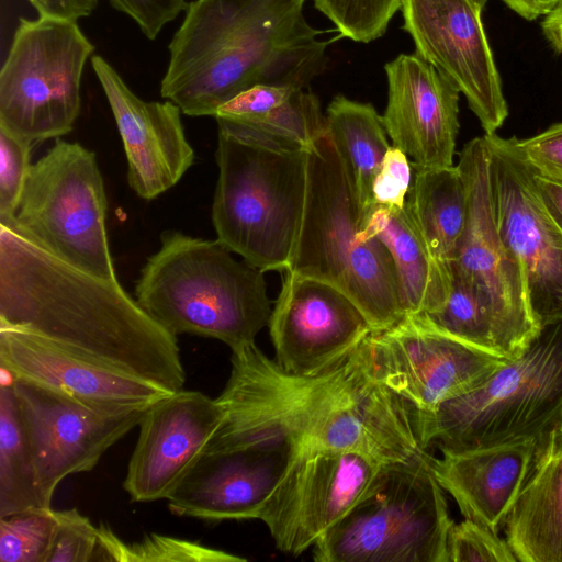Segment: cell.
<instances>
[{
  "instance_id": "cell-17",
  "label": "cell",
  "mask_w": 562,
  "mask_h": 562,
  "mask_svg": "<svg viewBox=\"0 0 562 562\" xmlns=\"http://www.w3.org/2000/svg\"><path fill=\"white\" fill-rule=\"evenodd\" d=\"M268 323L274 361L295 375L322 373L350 356L373 329L357 304L336 286L292 271Z\"/></svg>"
},
{
  "instance_id": "cell-15",
  "label": "cell",
  "mask_w": 562,
  "mask_h": 562,
  "mask_svg": "<svg viewBox=\"0 0 562 562\" xmlns=\"http://www.w3.org/2000/svg\"><path fill=\"white\" fill-rule=\"evenodd\" d=\"M13 389L46 508H52L54 493L65 477L91 471L114 443L139 425L147 411L100 409L23 378H15Z\"/></svg>"
},
{
  "instance_id": "cell-9",
  "label": "cell",
  "mask_w": 562,
  "mask_h": 562,
  "mask_svg": "<svg viewBox=\"0 0 562 562\" xmlns=\"http://www.w3.org/2000/svg\"><path fill=\"white\" fill-rule=\"evenodd\" d=\"M106 194L95 154L55 138L32 164L9 225L64 261L117 279L106 233Z\"/></svg>"
},
{
  "instance_id": "cell-2",
  "label": "cell",
  "mask_w": 562,
  "mask_h": 562,
  "mask_svg": "<svg viewBox=\"0 0 562 562\" xmlns=\"http://www.w3.org/2000/svg\"><path fill=\"white\" fill-rule=\"evenodd\" d=\"M305 0H194L169 44L160 94L189 116L260 83L305 88L328 64V42L305 20Z\"/></svg>"
},
{
  "instance_id": "cell-38",
  "label": "cell",
  "mask_w": 562,
  "mask_h": 562,
  "mask_svg": "<svg viewBox=\"0 0 562 562\" xmlns=\"http://www.w3.org/2000/svg\"><path fill=\"white\" fill-rule=\"evenodd\" d=\"M517 144L538 173L562 183V122Z\"/></svg>"
},
{
  "instance_id": "cell-42",
  "label": "cell",
  "mask_w": 562,
  "mask_h": 562,
  "mask_svg": "<svg viewBox=\"0 0 562 562\" xmlns=\"http://www.w3.org/2000/svg\"><path fill=\"white\" fill-rule=\"evenodd\" d=\"M541 30L550 46L562 54V0L544 14Z\"/></svg>"
},
{
  "instance_id": "cell-5",
  "label": "cell",
  "mask_w": 562,
  "mask_h": 562,
  "mask_svg": "<svg viewBox=\"0 0 562 562\" xmlns=\"http://www.w3.org/2000/svg\"><path fill=\"white\" fill-rule=\"evenodd\" d=\"M362 224L351 178L325 134L307 148L304 212L286 271L336 286L382 331L404 312L392 257L376 237H364Z\"/></svg>"
},
{
  "instance_id": "cell-18",
  "label": "cell",
  "mask_w": 562,
  "mask_h": 562,
  "mask_svg": "<svg viewBox=\"0 0 562 562\" xmlns=\"http://www.w3.org/2000/svg\"><path fill=\"white\" fill-rule=\"evenodd\" d=\"M223 418L216 398L184 389L148 407L123 482L131 499H167L204 454Z\"/></svg>"
},
{
  "instance_id": "cell-28",
  "label": "cell",
  "mask_w": 562,
  "mask_h": 562,
  "mask_svg": "<svg viewBox=\"0 0 562 562\" xmlns=\"http://www.w3.org/2000/svg\"><path fill=\"white\" fill-rule=\"evenodd\" d=\"M46 508L33 449L12 385H0V517Z\"/></svg>"
},
{
  "instance_id": "cell-11",
  "label": "cell",
  "mask_w": 562,
  "mask_h": 562,
  "mask_svg": "<svg viewBox=\"0 0 562 562\" xmlns=\"http://www.w3.org/2000/svg\"><path fill=\"white\" fill-rule=\"evenodd\" d=\"M458 167L468 191V218L449 276L472 286L487 303L514 360L525 352L541 327L529 305L521 266L504 243L495 221L484 135L464 145Z\"/></svg>"
},
{
  "instance_id": "cell-12",
  "label": "cell",
  "mask_w": 562,
  "mask_h": 562,
  "mask_svg": "<svg viewBox=\"0 0 562 562\" xmlns=\"http://www.w3.org/2000/svg\"><path fill=\"white\" fill-rule=\"evenodd\" d=\"M369 344L375 379L419 412L477 390L508 362L448 335L425 314L373 331Z\"/></svg>"
},
{
  "instance_id": "cell-21",
  "label": "cell",
  "mask_w": 562,
  "mask_h": 562,
  "mask_svg": "<svg viewBox=\"0 0 562 562\" xmlns=\"http://www.w3.org/2000/svg\"><path fill=\"white\" fill-rule=\"evenodd\" d=\"M0 367L109 412L146 409L175 393L13 328H0Z\"/></svg>"
},
{
  "instance_id": "cell-7",
  "label": "cell",
  "mask_w": 562,
  "mask_h": 562,
  "mask_svg": "<svg viewBox=\"0 0 562 562\" xmlns=\"http://www.w3.org/2000/svg\"><path fill=\"white\" fill-rule=\"evenodd\" d=\"M562 422V322L540 328L525 352L477 390L418 411L428 449L463 451L536 439Z\"/></svg>"
},
{
  "instance_id": "cell-1",
  "label": "cell",
  "mask_w": 562,
  "mask_h": 562,
  "mask_svg": "<svg viewBox=\"0 0 562 562\" xmlns=\"http://www.w3.org/2000/svg\"><path fill=\"white\" fill-rule=\"evenodd\" d=\"M0 328L35 334L170 392L184 389L177 336L117 279L79 269L2 224Z\"/></svg>"
},
{
  "instance_id": "cell-32",
  "label": "cell",
  "mask_w": 562,
  "mask_h": 562,
  "mask_svg": "<svg viewBox=\"0 0 562 562\" xmlns=\"http://www.w3.org/2000/svg\"><path fill=\"white\" fill-rule=\"evenodd\" d=\"M340 35L369 43L384 35L402 0H313Z\"/></svg>"
},
{
  "instance_id": "cell-26",
  "label": "cell",
  "mask_w": 562,
  "mask_h": 562,
  "mask_svg": "<svg viewBox=\"0 0 562 562\" xmlns=\"http://www.w3.org/2000/svg\"><path fill=\"white\" fill-rule=\"evenodd\" d=\"M406 206L434 258L449 272L468 218V191L457 166L413 169Z\"/></svg>"
},
{
  "instance_id": "cell-25",
  "label": "cell",
  "mask_w": 562,
  "mask_h": 562,
  "mask_svg": "<svg viewBox=\"0 0 562 562\" xmlns=\"http://www.w3.org/2000/svg\"><path fill=\"white\" fill-rule=\"evenodd\" d=\"M366 238L376 237L392 257L405 315L431 314L446 302L449 272L434 258L406 204L393 210L378 205L363 214Z\"/></svg>"
},
{
  "instance_id": "cell-24",
  "label": "cell",
  "mask_w": 562,
  "mask_h": 562,
  "mask_svg": "<svg viewBox=\"0 0 562 562\" xmlns=\"http://www.w3.org/2000/svg\"><path fill=\"white\" fill-rule=\"evenodd\" d=\"M527 476L504 525L519 562H562V422L535 439Z\"/></svg>"
},
{
  "instance_id": "cell-23",
  "label": "cell",
  "mask_w": 562,
  "mask_h": 562,
  "mask_svg": "<svg viewBox=\"0 0 562 562\" xmlns=\"http://www.w3.org/2000/svg\"><path fill=\"white\" fill-rule=\"evenodd\" d=\"M535 445V439H529L443 450L440 458L431 456L430 468L465 519L499 533L527 476Z\"/></svg>"
},
{
  "instance_id": "cell-36",
  "label": "cell",
  "mask_w": 562,
  "mask_h": 562,
  "mask_svg": "<svg viewBox=\"0 0 562 562\" xmlns=\"http://www.w3.org/2000/svg\"><path fill=\"white\" fill-rule=\"evenodd\" d=\"M413 172L407 155L391 145L372 183L371 205L402 209L412 186Z\"/></svg>"
},
{
  "instance_id": "cell-8",
  "label": "cell",
  "mask_w": 562,
  "mask_h": 562,
  "mask_svg": "<svg viewBox=\"0 0 562 562\" xmlns=\"http://www.w3.org/2000/svg\"><path fill=\"white\" fill-rule=\"evenodd\" d=\"M431 456L386 467L379 484L313 548L317 562H448L454 522Z\"/></svg>"
},
{
  "instance_id": "cell-44",
  "label": "cell",
  "mask_w": 562,
  "mask_h": 562,
  "mask_svg": "<svg viewBox=\"0 0 562 562\" xmlns=\"http://www.w3.org/2000/svg\"><path fill=\"white\" fill-rule=\"evenodd\" d=\"M561 0H542L540 5L541 15L551 11Z\"/></svg>"
},
{
  "instance_id": "cell-16",
  "label": "cell",
  "mask_w": 562,
  "mask_h": 562,
  "mask_svg": "<svg viewBox=\"0 0 562 562\" xmlns=\"http://www.w3.org/2000/svg\"><path fill=\"white\" fill-rule=\"evenodd\" d=\"M403 29L416 54L462 93L485 134L508 116L502 80L474 0H402Z\"/></svg>"
},
{
  "instance_id": "cell-43",
  "label": "cell",
  "mask_w": 562,
  "mask_h": 562,
  "mask_svg": "<svg viewBox=\"0 0 562 562\" xmlns=\"http://www.w3.org/2000/svg\"><path fill=\"white\" fill-rule=\"evenodd\" d=\"M510 10L522 19L532 21L541 16L542 0H502Z\"/></svg>"
},
{
  "instance_id": "cell-39",
  "label": "cell",
  "mask_w": 562,
  "mask_h": 562,
  "mask_svg": "<svg viewBox=\"0 0 562 562\" xmlns=\"http://www.w3.org/2000/svg\"><path fill=\"white\" fill-rule=\"evenodd\" d=\"M295 89L274 85L252 86L218 108L216 117L245 119L265 114L282 104Z\"/></svg>"
},
{
  "instance_id": "cell-45",
  "label": "cell",
  "mask_w": 562,
  "mask_h": 562,
  "mask_svg": "<svg viewBox=\"0 0 562 562\" xmlns=\"http://www.w3.org/2000/svg\"><path fill=\"white\" fill-rule=\"evenodd\" d=\"M474 1H475L479 5H481L482 8H484L488 0H474Z\"/></svg>"
},
{
  "instance_id": "cell-41",
  "label": "cell",
  "mask_w": 562,
  "mask_h": 562,
  "mask_svg": "<svg viewBox=\"0 0 562 562\" xmlns=\"http://www.w3.org/2000/svg\"><path fill=\"white\" fill-rule=\"evenodd\" d=\"M532 180L547 214L562 232V183L538 173L535 169Z\"/></svg>"
},
{
  "instance_id": "cell-31",
  "label": "cell",
  "mask_w": 562,
  "mask_h": 562,
  "mask_svg": "<svg viewBox=\"0 0 562 562\" xmlns=\"http://www.w3.org/2000/svg\"><path fill=\"white\" fill-rule=\"evenodd\" d=\"M55 526L53 508L0 517V562H47Z\"/></svg>"
},
{
  "instance_id": "cell-40",
  "label": "cell",
  "mask_w": 562,
  "mask_h": 562,
  "mask_svg": "<svg viewBox=\"0 0 562 562\" xmlns=\"http://www.w3.org/2000/svg\"><path fill=\"white\" fill-rule=\"evenodd\" d=\"M40 16L77 21L89 16L98 0H27Z\"/></svg>"
},
{
  "instance_id": "cell-13",
  "label": "cell",
  "mask_w": 562,
  "mask_h": 562,
  "mask_svg": "<svg viewBox=\"0 0 562 562\" xmlns=\"http://www.w3.org/2000/svg\"><path fill=\"white\" fill-rule=\"evenodd\" d=\"M490 187L499 234L518 259L532 315L540 327L562 322V232L535 190L533 169L517 137L484 134Z\"/></svg>"
},
{
  "instance_id": "cell-30",
  "label": "cell",
  "mask_w": 562,
  "mask_h": 562,
  "mask_svg": "<svg viewBox=\"0 0 562 562\" xmlns=\"http://www.w3.org/2000/svg\"><path fill=\"white\" fill-rule=\"evenodd\" d=\"M95 561L110 562H245L247 559L200 542L150 533L126 542L108 525L98 526Z\"/></svg>"
},
{
  "instance_id": "cell-6",
  "label": "cell",
  "mask_w": 562,
  "mask_h": 562,
  "mask_svg": "<svg viewBox=\"0 0 562 562\" xmlns=\"http://www.w3.org/2000/svg\"><path fill=\"white\" fill-rule=\"evenodd\" d=\"M216 239L262 272L289 269L302 223L307 149L245 142L218 131Z\"/></svg>"
},
{
  "instance_id": "cell-4",
  "label": "cell",
  "mask_w": 562,
  "mask_h": 562,
  "mask_svg": "<svg viewBox=\"0 0 562 562\" xmlns=\"http://www.w3.org/2000/svg\"><path fill=\"white\" fill-rule=\"evenodd\" d=\"M263 273L217 239L166 231L140 270L135 299L173 335L217 339L233 351L255 344L268 326Z\"/></svg>"
},
{
  "instance_id": "cell-22",
  "label": "cell",
  "mask_w": 562,
  "mask_h": 562,
  "mask_svg": "<svg viewBox=\"0 0 562 562\" xmlns=\"http://www.w3.org/2000/svg\"><path fill=\"white\" fill-rule=\"evenodd\" d=\"M294 451L282 445L203 454L166 499L177 516L206 521L259 519Z\"/></svg>"
},
{
  "instance_id": "cell-33",
  "label": "cell",
  "mask_w": 562,
  "mask_h": 562,
  "mask_svg": "<svg viewBox=\"0 0 562 562\" xmlns=\"http://www.w3.org/2000/svg\"><path fill=\"white\" fill-rule=\"evenodd\" d=\"M447 555L448 562H517L505 538L465 518L450 527Z\"/></svg>"
},
{
  "instance_id": "cell-29",
  "label": "cell",
  "mask_w": 562,
  "mask_h": 562,
  "mask_svg": "<svg viewBox=\"0 0 562 562\" xmlns=\"http://www.w3.org/2000/svg\"><path fill=\"white\" fill-rule=\"evenodd\" d=\"M218 131L262 145L281 143L307 149L326 134V117L318 98L304 88L273 110L252 117H216Z\"/></svg>"
},
{
  "instance_id": "cell-14",
  "label": "cell",
  "mask_w": 562,
  "mask_h": 562,
  "mask_svg": "<svg viewBox=\"0 0 562 562\" xmlns=\"http://www.w3.org/2000/svg\"><path fill=\"white\" fill-rule=\"evenodd\" d=\"M385 468L349 451L297 453L267 499L259 520L279 550L299 555L373 491Z\"/></svg>"
},
{
  "instance_id": "cell-20",
  "label": "cell",
  "mask_w": 562,
  "mask_h": 562,
  "mask_svg": "<svg viewBox=\"0 0 562 562\" xmlns=\"http://www.w3.org/2000/svg\"><path fill=\"white\" fill-rule=\"evenodd\" d=\"M387 104L382 121L392 145L413 169L453 166L459 133V90L415 54H401L385 67Z\"/></svg>"
},
{
  "instance_id": "cell-34",
  "label": "cell",
  "mask_w": 562,
  "mask_h": 562,
  "mask_svg": "<svg viewBox=\"0 0 562 562\" xmlns=\"http://www.w3.org/2000/svg\"><path fill=\"white\" fill-rule=\"evenodd\" d=\"M33 144L0 128V224L15 216L31 167Z\"/></svg>"
},
{
  "instance_id": "cell-27",
  "label": "cell",
  "mask_w": 562,
  "mask_h": 562,
  "mask_svg": "<svg viewBox=\"0 0 562 562\" xmlns=\"http://www.w3.org/2000/svg\"><path fill=\"white\" fill-rule=\"evenodd\" d=\"M326 134L355 188L362 214L371 207V189L390 148L382 116L370 103L336 95L326 111Z\"/></svg>"
},
{
  "instance_id": "cell-37",
  "label": "cell",
  "mask_w": 562,
  "mask_h": 562,
  "mask_svg": "<svg viewBox=\"0 0 562 562\" xmlns=\"http://www.w3.org/2000/svg\"><path fill=\"white\" fill-rule=\"evenodd\" d=\"M117 11L135 21L148 40H155L169 22L188 8L186 0H109Z\"/></svg>"
},
{
  "instance_id": "cell-35",
  "label": "cell",
  "mask_w": 562,
  "mask_h": 562,
  "mask_svg": "<svg viewBox=\"0 0 562 562\" xmlns=\"http://www.w3.org/2000/svg\"><path fill=\"white\" fill-rule=\"evenodd\" d=\"M54 513L56 526L47 562L95 561L98 527L76 508Z\"/></svg>"
},
{
  "instance_id": "cell-10",
  "label": "cell",
  "mask_w": 562,
  "mask_h": 562,
  "mask_svg": "<svg viewBox=\"0 0 562 562\" xmlns=\"http://www.w3.org/2000/svg\"><path fill=\"white\" fill-rule=\"evenodd\" d=\"M93 50L77 21L21 19L0 71V128L32 144L71 132Z\"/></svg>"
},
{
  "instance_id": "cell-19",
  "label": "cell",
  "mask_w": 562,
  "mask_h": 562,
  "mask_svg": "<svg viewBox=\"0 0 562 562\" xmlns=\"http://www.w3.org/2000/svg\"><path fill=\"white\" fill-rule=\"evenodd\" d=\"M106 97L127 159V181L144 200L175 187L194 161L180 108L171 101L137 97L120 74L101 56L91 58Z\"/></svg>"
},
{
  "instance_id": "cell-3",
  "label": "cell",
  "mask_w": 562,
  "mask_h": 562,
  "mask_svg": "<svg viewBox=\"0 0 562 562\" xmlns=\"http://www.w3.org/2000/svg\"><path fill=\"white\" fill-rule=\"evenodd\" d=\"M369 337L315 375L283 371L256 344L233 350L231 374L216 397L224 418L204 454L272 445L288 446L295 456L314 450L339 411L375 380Z\"/></svg>"
}]
</instances>
